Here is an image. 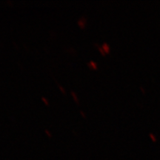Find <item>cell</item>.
<instances>
[{"instance_id": "obj_1", "label": "cell", "mask_w": 160, "mask_h": 160, "mask_svg": "<svg viewBox=\"0 0 160 160\" xmlns=\"http://www.w3.org/2000/svg\"><path fill=\"white\" fill-rule=\"evenodd\" d=\"M102 48L105 50V52H106V53H108L109 51H110L109 46H108V44H106V43L103 44V45H102Z\"/></svg>"}, {"instance_id": "obj_2", "label": "cell", "mask_w": 160, "mask_h": 160, "mask_svg": "<svg viewBox=\"0 0 160 160\" xmlns=\"http://www.w3.org/2000/svg\"><path fill=\"white\" fill-rule=\"evenodd\" d=\"M88 65H89V67H91L93 69L97 68V64H96L95 62H92V61L90 62V63H88Z\"/></svg>"}]
</instances>
